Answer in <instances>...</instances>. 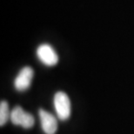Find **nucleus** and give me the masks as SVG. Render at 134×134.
Listing matches in <instances>:
<instances>
[{
  "mask_svg": "<svg viewBox=\"0 0 134 134\" xmlns=\"http://www.w3.org/2000/svg\"><path fill=\"white\" fill-rule=\"evenodd\" d=\"M38 59L46 66H54L58 62V56L54 48L49 44H42L37 49Z\"/></svg>",
  "mask_w": 134,
  "mask_h": 134,
  "instance_id": "3",
  "label": "nucleus"
},
{
  "mask_svg": "<svg viewBox=\"0 0 134 134\" xmlns=\"http://www.w3.org/2000/svg\"><path fill=\"white\" fill-rule=\"evenodd\" d=\"M43 131L46 134H55L58 130V120L51 112L40 109L38 111Z\"/></svg>",
  "mask_w": 134,
  "mask_h": 134,
  "instance_id": "5",
  "label": "nucleus"
},
{
  "mask_svg": "<svg viewBox=\"0 0 134 134\" xmlns=\"http://www.w3.org/2000/svg\"><path fill=\"white\" fill-rule=\"evenodd\" d=\"M10 120L15 125H21L25 129H30L34 125V117L29 112L25 111L22 107L18 105L14 107L10 112Z\"/></svg>",
  "mask_w": 134,
  "mask_h": 134,
  "instance_id": "2",
  "label": "nucleus"
},
{
  "mask_svg": "<svg viewBox=\"0 0 134 134\" xmlns=\"http://www.w3.org/2000/svg\"><path fill=\"white\" fill-rule=\"evenodd\" d=\"M34 71L30 66H25L20 70L14 80V86L18 92H25L30 88L32 82Z\"/></svg>",
  "mask_w": 134,
  "mask_h": 134,
  "instance_id": "4",
  "label": "nucleus"
},
{
  "mask_svg": "<svg viewBox=\"0 0 134 134\" xmlns=\"http://www.w3.org/2000/svg\"><path fill=\"white\" fill-rule=\"evenodd\" d=\"M54 108L58 118L60 120H66L71 116V106L68 95L64 92H58L54 95Z\"/></svg>",
  "mask_w": 134,
  "mask_h": 134,
  "instance_id": "1",
  "label": "nucleus"
},
{
  "mask_svg": "<svg viewBox=\"0 0 134 134\" xmlns=\"http://www.w3.org/2000/svg\"><path fill=\"white\" fill-rule=\"evenodd\" d=\"M10 112L9 108V104L6 101H1L0 103V125L3 126L7 123V121L10 119Z\"/></svg>",
  "mask_w": 134,
  "mask_h": 134,
  "instance_id": "6",
  "label": "nucleus"
}]
</instances>
